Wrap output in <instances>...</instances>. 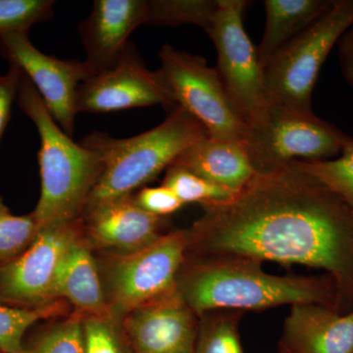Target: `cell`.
<instances>
[{"label":"cell","instance_id":"cell-1","mask_svg":"<svg viewBox=\"0 0 353 353\" xmlns=\"http://www.w3.org/2000/svg\"><path fill=\"white\" fill-rule=\"evenodd\" d=\"M201 208L188 230V254L322 269L336 282L343 312L352 310L353 210L314 176L290 163Z\"/></svg>","mask_w":353,"mask_h":353},{"label":"cell","instance_id":"cell-2","mask_svg":"<svg viewBox=\"0 0 353 353\" xmlns=\"http://www.w3.org/2000/svg\"><path fill=\"white\" fill-rule=\"evenodd\" d=\"M262 263L233 255L188 254L176 288L199 316L214 309L245 312L301 303L328 306L345 314L338 287L328 274L271 275Z\"/></svg>","mask_w":353,"mask_h":353},{"label":"cell","instance_id":"cell-3","mask_svg":"<svg viewBox=\"0 0 353 353\" xmlns=\"http://www.w3.org/2000/svg\"><path fill=\"white\" fill-rule=\"evenodd\" d=\"M16 102L34 123L41 139V196L32 211L39 231L57 223L81 219L103 171V157L94 148L76 143L58 126L38 90L23 73Z\"/></svg>","mask_w":353,"mask_h":353},{"label":"cell","instance_id":"cell-4","mask_svg":"<svg viewBox=\"0 0 353 353\" xmlns=\"http://www.w3.org/2000/svg\"><path fill=\"white\" fill-rule=\"evenodd\" d=\"M206 136L203 125L179 105L161 124L139 136L115 139L97 132L85 137L83 145L101 153L104 169L83 214L104 202L132 194L170 167L183 150Z\"/></svg>","mask_w":353,"mask_h":353},{"label":"cell","instance_id":"cell-5","mask_svg":"<svg viewBox=\"0 0 353 353\" xmlns=\"http://www.w3.org/2000/svg\"><path fill=\"white\" fill-rule=\"evenodd\" d=\"M353 139L313 111L269 103L263 117L246 128L243 143L256 174L272 173L292 161H325Z\"/></svg>","mask_w":353,"mask_h":353},{"label":"cell","instance_id":"cell-6","mask_svg":"<svg viewBox=\"0 0 353 353\" xmlns=\"http://www.w3.org/2000/svg\"><path fill=\"white\" fill-rule=\"evenodd\" d=\"M353 25V0H333L307 29L292 39L265 64L269 103L312 111L313 88L325 60Z\"/></svg>","mask_w":353,"mask_h":353},{"label":"cell","instance_id":"cell-7","mask_svg":"<svg viewBox=\"0 0 353 353\" xmlns=\"http://www.w3.org/2000/svg\"><path fill=\"white\" fill-rule=\"evenodd\" d=\"M248 1L218 0L214 24L208 32L217 50V71L228 101L246 127L259 122L269 106L264 69L243 27Z\"/></svg>","mask_w":353,"mask_h":353},{"label":"cell","instance_id":"cell-8","mask_svg":"<svg viewBox=\"0 0 353 353\" xmlns=\"http://www.w3.org/2000/svg\"><path fill=\"white\" fill-rule=\"evenodd\" d=\"M188 250V231H173L137 252L117 254L102 280L111 317L120 321L132 309L175 288Z\"/></svg>","mask_w":353,"mask_h":353},{"label":"cell","instance_id":"cell-9","mask_svg":"<svg viewBox=\"0 0 353 353\" xmlns=\"http://www.w3.org/2000/svg\"><path fill=\"white\" fill-rule=\"evenodd\" d=\"M159 71L178 105L208 131L210 138L243 141L246 127L230 105L215 68L205 60L164 44L158 53Z\"/></svg>","mask_w":353,"mask_h":353},{"label":"cell","instance_id":"cell-10","mask_svg":"<svg viewBox=\"0 0 353 353\" xmlns=\"http://www.w3.org/2000/svg\"><path fill=\"white\" fill-rule=\"evenodd\" d=\"M83 234L82 218L41 229L20 256L0 265V303L32 309L58 301V270L69 248Z\"/></svg>","mask_w":353,"mask_h":353},{"label":"cell","instance_id":"cell-11","mask_svg":"<svg viewBox=\"0 0 353 353\" xmlns=\"http://www.w3.org/2000/svg\"><path fill=\"white\" fill-rule=\"evenodd\" d=\"M152 105H162L168 110L179 106L160 71L146 68L130 41L111 68L94 74L80 85L77 97L78 114L109 113Z\"/></svg>","mask_w":353,"mask_h":353},{"label":"cell","instance_id":"cell-12","mask_svg":"<svg viewBox=\"0 0 353 353\" xmlns=\"http://www.w3.org/2000/svg\"><path fill=\"white\" fill-rule=\"evenodd\" d=\"M0 54L31 81L58 126L72 138L79 88L94 75L85 62L46 55L28 34L0 36Z\"/></svg>","mask_w":353,"mask_h":353},{"label":"cell","instance_id":"cell-13","mask_svg":"<svg viewBox=\"0 0 353 353\" xmlns=\"http://www.w3.org/2000/svg\"><path fill=\"white\" fill-rule=\"evenodd\" d=\"M199 323L176 285L120 320L132 353H194Z\"/></svg>","mask_w":353,"mask_h":353},{"label":"cell","instance_id":"cell-14","mask_svg":"<svg viewBox=\"0 0 353 353\" xmlns=\"http://www.w3.org/2000/svg\"><path fill=\"white\" fill-rule=\"evenodd\" d=\"M82 222L83 236L90 246L127 254L161 236L165 220L139 208L132 194L90 209Z\"/></svg>","mask_w":353,"mask_h":353},{"label":"cell","instance_id":"cell-15","mask_svg":"<svg viewBox=\"0 0 353 353\" xmlns=\"http://www.w3.org/2000/svg\"><path fill=\"white\" fill-rule=\"evenodd\" d=\"M148 20V0H95L90 15L79 26L85 62L94 75L118 61L130 34Z\"/></svg>","mask_w":353,"mask_h":353},{"label":"cell","instance_id":"cell-16","mask_svg":"<svg viewBox=\"0 0 353 353\" xmlns=\"http://www.w3.org/2000/svg\"><path fill=\"white\" fill-rule=\"evenodd\" d=\"M280 343L294 353H353V309L314 303L292 305Z\"/></svg>","mask_w":353,"mask_h":353},{"label":"cell","instance_id":"cell-17","mask_svg":"<svg viewBox=\"0 0 353 353\" xmlns=\"http://www.w3.org/2000/svg\"><path fill=\"white\" fill-rule=\"evenodd\" d=\"M172 165L236 194L256 174L243 141H222L209 136L183 150Z\"/></svg>","mask_w":353,"mask_h":353},{"label":"cell","instance_id":"cell-18","mask_svg":"<svg viewBox=\"0 0 353 353\" xmlns=\"http://www.w3.org/2000/svg\"><path fill=\"white\" fill-rule=\"evenodd\" d=\"M55 290L58 299L68 301L83 316H110L99 266L83 234L65 254Z\"/></svg>","mask_w":353,"mask_h":353},{"label":"cell","instance_id":"cell-19","mask_svg":"<svg viewBox=\"0 0 353 353\" xmlns=\"http://www.w3.org/2000/svg\"><path fill=\"white\" fill-rule=\"evenodd\" d=\"M333 0H265L266 22L259 57L262 67L283 46L312 25Z\"/></svg>","mask_w":353,"mask_h":353},{"label":"cell","instance_id":"cell-20","mask_svg":"<svg viewBox=\"0 0 353 353\" xmlns=\"http://www.w3.org/2000/svg\"><path fill=\"white\" fill-rule=\"evenodd\" d=\"M243 311L214 309L201 313L194 353H245L239 327Z\"/></svg>","mask_w":353,"mask_h":353},{"label":"cell","instance_id":"cell-21","mask_svg":"<svg viewBox=\"0 0 353 353\" xmlns=\"http://www.w3.org/2000/svg\"><path fill=\"white\" fill-rule=\"evenodd\" d=\"M68 313V305L64 299L32 309L0 303V352L25 353L23 339L30 327L39 320L65 317Z\"/></svg>","mask_w":353,"mask_h":353},{"label":"cell","instance_id":"cell-22","mask_svg":"<svg viewBox=\"0 0 353 353\" xmlns=\"http://www.w3.org/2000/svg\"><path fill=\"white\" fill-rule=\"evenodd\" d=\"M218 0H148V24L176 27L194 24L210 32Z\"/></svg>","mask_w":353,"mask_h":353},{"label":"cell","instance_id":"cell-23","mask_svg":"<svg viewBox=\"0 0 353 353\" xmlns=\"http://www.w3.org/2000/svg\"><path fill=\"white\" fill-rule=\"evenodd\" d=\"M299 170L314 176L353 210V143L341 157L325 161H292Z\"/></svg>","mask_w":353,"mask_h":353},{"label":"cell","instance_id":"cell-24","mask_svg":"<svg viewBox=\"0 0 353 353\" xmlns=\"http://www.w3.org/2000/svg\"><path fill=\"white\" fill-rule=\"evenodd\" d=\"M39 233L34 212L14 215L0 196V265L20 256Z\"/></svg>","mask_w":353,"mask_h":353},{"label":"cell","instance_id":"cell-25","mask_svg":"<svg viewBox=\"0 0 353 353\" xmlns=\"http://www.w3.org/2000/svg\"><path fill=\"white\" fill-rule=\"evenodd\" d=\"M83 318L78 311L39 334L25 353H85Z\"/></svg>","mask_w":353,"mask_h":353},{"label":"cell","instance_id":"cell-26","mask_svg":"<svg viewBox=\"0 0 353 353\" xmlns=\"http://www.w3.org/2000/svg\"><path fill=\"white\" fill-rule=\"evenodd\" d=\"M162 185L173 190L183 204L224 201L236 194L175 165L166 169Z\"/></svg>","mask_w":353,"mask_h":353},{"label":"cell","instance_id":"cell-27","mask_svg":"<svg viewBox=\"0 0 353 353\" xmlns=\"http://www.w3.org/2000/svg\"><path fill=\"white\" fill-rule=\"evenodd\" d=\"M53 0H0V36L28 34L54 15Z\"/></svg>","mask_w":353,"mask_h":353},{"label":"cell","instance_id":"cell-28","mask_svg":"<svg viewBox=\"0 0 353 353\" xmlns=\"http://www.w3.org/2000/svg\"><path fill=\"white\" fill-rule=\"evenodd\" d=\"M85 353H132L120 321L111 316L83 318Z\"/></svg>","mask_w":353,"mask_h":353},{"label":"cell","instance_id":"cell-29","mask_svg":"<svg viewBox=\"0 0 353 353\" xmlns=\"http://www.w3.org/2000/svg\"><path fill=\"white\" fill-rule=\"evenodd\" d=\"M134 201L139 208L157 217L165 218L180 210L185 204L166 185L157 188H143L134 194Z\"/></svg>","mask_w":353,"mask_h":353},{"label":"cell","instance_id":"cell-30","mask_svg":"<svg viewBox=\"0 0 353 353\" xmlns=\"http://www.w3.org/2000/svg\"><path fill=\"white\" fill-rule=\"evenodd\" d=\"M22 71L10 65L6 74H0V143L11 118L13 102L17 99Z\"/></svg>","mask_w":353,"mask_h":353},{"label":"cell","instance_id":"cell-31","mask_svg":"<svg viewBox=\"0 0 353 353\" xmlns=\"http://www.w3.org/2000/svg\"><path fill=\"white\" fill-rule=\"evenodd\" d=\"M338 46L341 71L353 90V25L341 36Z\"/></svg>","mask_w":353,"mask_h":353},{"label":"cell","instance_id":"cell-32","mask_svg":"<svg viewBox=\"0 0 353 353\" xmlns=\"http://www.w3.org/2000/svg\"><path fill=\"white\" fill-rule=\"evenodd\" d=\"M279 353H294L292 350H289L285 345H283L282 343H279Z\"/></svg>","mask_w":353,"mask_h":353},{"label":"cell","instance_id":"cell-33","mask_svg":"<svg viewBox=\"0 0 353 353\" xmlns=\"http://www.w3.org/2000/svg\"><path fill=\"white\" fill-rule=\"evenodd\" d=\"M0 353H4V352H0Z\"/></svg>","mask_w":353,"mask_h":353}]
</instances>
